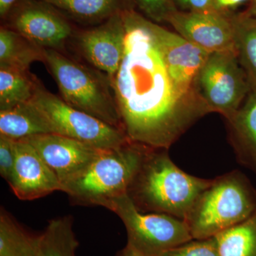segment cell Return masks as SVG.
Listing matches in <instances>:
<instances>
[{
	"instance_id": "obj_1",
	"label": "cell",
	"mask_w": 256,
	"mask_h": 256,
	"mask_svg": "<svg viewBox=\"0 0 256 256\" xmlns=\"http://www.w3.org/2000/svg\"><path fill=\"white\" fill-rule=\"evenodd\" d=\"M122 15L124 58L111 85L124 132L130 142L169 150L212 110L176 86L144 16L131 10Z\"/></svg>"
},
{
	"instance_id": "obj_2",
	"label": "cell",
	"mask_w": 256,
	"mask_h": 256,
	"mask_svg": "<svg viewBox=\"0 0 256 256\" xmlns=\"http://www.w3.org/2000/svg\"><path fill=\"white\" fill-rule=\"evenodd\" d=\"M212 182L178 168L168 150L148 148L127 195L142 213L164 214L184 220Z\"/></svg>"
},
{
	"instance_id": "obj_3",
	"label": "cell",
	"mask_w": 256,
	"mask_h": 256,
	"mask_svg": "<svg viewBox=\"0 0 256 256\" xmlns=\"http://www.w3.org/2000/svg\"><path fill=\"white\" fill-rule=\"evenodd\" d=\"M256 212V190L244 173L229 172L212 178L184 222L193 239L212 238Z\"/></svg>"
},
{
	"instance_id": "obj_4",
	"label": "cell",
	"mask_w": 256,
	"mask_h": 256,
	"mask_svg": "<svg viewBox=\"0 0 256 256\" xmlns=\"http://www.w3.org/2000/svg\"><path fill=\"white\" fill-rule=\"evenodd\" d=\"M148 146L130 142L116 149L100 152L76 176L62 186L74 204L104 206L127 194Z\"/></svg>"
},
{
	"instance_id": "obj_5",
	"label": "cell",
	"mask_w": 256,
	"mask_h": 256,
	"mask_svg": "<svg viewBox=\"0 0 256 256\" xmlns=\"http://www.w3.org/2000/svg\"><path fill=\"white\" fill-rule=\"evenodd\" d=\"M44 63L66 102L124 131L112 85L106 74L50 48H44Z\"/></svg>"
},
{
	"instance_id": "obj_6",
	"label": "cell",
	"mask_w": 256,
	"mask_h": 256,
	"mask_svg": "<svg viewBox=\"0 0 256 256\" xmlns=\"http://www.w3.org/2000/svg\"><path fill=\"white\" fill-rule=\"evenodd\" d=\"M122 220L128 245L143 256H161L165 252L193 240L186 222L172 216L142 213L127 194L104 205Z\"/></svg>"
},
{
	"instance_id": "obj_7",
	"label": "cell",
	"mask_w": 256,
	"mask_h": 256,
	"mask_svg": "<svg viewBox=\"0 0 256 256\" xmlns=\"http://www.w3.org/2000/svg\"><path fill=\"white\" fill-rule=\"evenodd\" d=\"M31 101L44 116L52 134L72 138L98 150L116 149L130 142L122 130L72 107L42 84Z\"/></svg>"
},
{
	"instance_id": "obj_8",
	"label": "cell",
	"mask_w": 256,
	"mask_h": 256,
	"mask_svg": "<svg viewBox=\"0 0 256 256\" xmlns=\"http://www.w3.org/2000/svg\"><path fill=\"white\" fill-rule=\"evenodd\" d=\"M250 88L234 50L210 54L197 77L196 88L202 100L212 112H218L226 120L236 114Z\"/></svg>"
},
{
	"instance_id": "obj_9",
	"label": "cell",
	"mask_w": 256,
	"mask_h": 256,
	"mask_svg": "<svg viewBox=\"0 0 256 256\" xmlns=\"http://www.w3.org/2000/svg\"><path fill=\"white\" fill-rule=\"evenodd\" d=\"M5 20L8 28L43 48L58 50L72 34L66 18L40 0H18Z\"/></svg>"
},
{
	"instance_id": "obj_10",
	"label": "cell",
	"mask_w": 256,
	"mask_h": 256,
	"mask_svg": "<svg viewBox=\"0 0 256 256\" xmlns=\"http://www.w3.org/2000/svg\"><path fill=\"white\" fill-rule=\"evenodd\" d=\"M143 22L154 37L178 88L185 95L202 100L196 88L197 77L210 54L148 18H143Z\"/></svg>"
},
{
	"instance_id": "obj_11",
	"label": "cell",
	"mask_w": 256,
	"mask_h": 256,
	"mask_svg": "<svg viewBox=\"0 0 256 256\" xmlns=\"http://www.w3.org/2000/svg\"><path fill=\"white\" fill-rule=\"evenodd\" d=\"M166 22L178 34L208 53L236 52L233 22L226 13L176 10Z\"/></svg>"
},
{
	"instance_id": "obj_12",
	"label": "cell",
	"mask_w": 256,
	"mask_h": 256,
	"mask_svg": "<svg viewBox=\"0 0 256 256\" xmlns=\"http://www.w3.org/2000/svg\"><path fill=\"white\" fill-rule=\"evenodd\" d=\"M23 140L35 148L62 186L86 169L100 152L105 150L58 134H40Z\"/></svg>"
},
{
	"instance_id": "obj_13",
	"label": "cell",
	"mask_w": 256,
	"mask_h": 256,
	"mask_svg": "<svg viewBox=\"0 0 256 256\" xmlns=\"http://www.w3.org/2000/svg\"><path fill=\"white\" fill-rule=\"evenodd\" d=\"M122 11L107 18L100 26L82 32L78 36L79 48L86 60L106 74L110 82L124 58L126 30Z\"/></svg>"
},
{
	"instance_id": "obj_14",
	"label": "cell",
	"mask_w": 256,
	"mask_h": 256,
	"mask_svg": "<svg viewBox=\"0 0 256 256\" xmlns=\"http://www.w3.org/2000/svg\"><path fill=\"white\" fill-rule=\"evenodd\" d=\"M16 162L8 184L15 196L32 201L62 191L60 180L26 140H15Z\"/></svg>"
},
{
	"instance_id": "obj_15",
	"label": "cell",
	"mask_w": 256,
	"mask_h": 256,
	"mask_svg": "<svg viewBox=\"0 0 256 256\" xmlns=\"http://www.w3.org/2000/svg\"><path fill=\"white\" fill-rule=\"evenodd\" d=\"M237 160L256 175V92L247 96L240 108L227 120Z\"/></svg>"
},
{
	"instance_id": "obj_16",
	"label": "cell",
	"mask_w": 256,
	"mask_h": 256,
	"mask_svg": "<svg viewBox=\"0 0 256 256\" xmlns=\"http://www.w3.org/2000/svg\"><path fill=\"white\" fill-rule=\"evenodd\" d=\"M52 134L41 111L32 102L0 110V134L20 140L40 134Z\"/></svg>"
},
{
	"instance_id": "obj_17",
	"label": "cell",
	"mask_w": 256,
	"mask_h": 256,
	"mask_svg": "<svg viewBox=\"0 0 256 256\" xmlns=\"http://www.w3.org/2000/svg\"><path fill=\"white\" fill-rule=\"evenodd\" d=\"M35 62H44V48L5 26L0 30V66L28 70Z\"/></svg>"
},
{
	"instance_id": "obj_18",
	"label": "cell",
	"mask_w": 256,
	"mask_h": 256,
	"mask_svg": "<svg viewBox=\"0 0 256 256\" xmlns=\"http://www.w3.org/2000/svg\"><path fill=\"white\" fill-rule=\"evenodd\" d=\"M40 84L28 70L0 66V110L30 102Z\"/></svg>"
},
{
	"instance_id": "obj_19",
	"label": "cell",
	"mask_w": 256,
	"mask_h": 256,
	"mask_svg": "<svg viewBox=\"0 0 256 256\" xmlns=\"http://www.w3.org/2000/svg\"><path fill=\"white\" fill-rule=\"evenodd\" d=\"M70 216L50 220L43 233L38 235L36 256H76L78 242Z\"/></svg>"
},
{
	"instance_id": "obj_20",
	"label": "cell",
	"mask_w": 256,
	"mask_h": 256,
	"mask_svg": "<svg viewBox=\"0 0 256 256\" xmlns=\"http://www.w3.org/2000/svg\"><path fill=\"white\" fill-rule=\"evenodd\" d=\"M38 236L32 235L8 210H0V256H36Z\"/></svg>"
},
{
	"instance_id": "obj_21",
	"label": "cell",
	"mask_w": 256,
	"mask_h": 256,
	"mask_svg": "<svg viewBox=\"0 0 256 256\" xmlns=\"http://www.w3.org/2000/svg\"><path fill=\"white\" fill-rule=\"evenodd\" d=\"M232 18L236 53L250 86L256 92V20L247 14Z\"/></svg>"
},
{
	"instance_id": "obj_22",
	"label": "cell",
	"mask_w": 256,
	"mask_h": 256,
	"mask_svg": "<svg viewBox=\"0 0 256 256\" xmlns=\"http://www.w3.org/2000/svg\"><path fill=\"white\" fill-rule=\"evenodd\" d=\"M214 237L220 256H256V212Z\"/></svg>"
},
{
	"instance_id": "obj_23",
	"label": "cell",
	"mask_w": 256,
	"mask_h": 256,
	"mask_svg": "<svg viewBox=\"0 0 256 256\" xmlns=\"http://www.w3.org/2000/svg\"><path fill=\"white\" fill-rule=\"evenodd\" d=\"M85 20H107L124 10L122 0H40Z\"/></svg>"
},
{
	"instance_id": "obj_24",
	"label": "cell",
	"mask_w": 256,
	"mask_h": 256,
	"mask_svg": "<svg viewBox=\"0 0 256 256\" xmlns=\"http://www.w3.org/2000/svg\"><path fill=\"white\" fill-rule=\"evenodd\" d=\"M161 256H220L215 237L193 239L165 252Z\"/></svg>"
},
{
	"instance_id": "obj_25",
	"label": "cell",
	"mask_w": 256,
	"mask_h": 256,
	"mask_svg": "<svg viewBox=\"0 0 256 256\" xmlns=\"http://www.w3.org/2000/svg\"><path fill=\"white\" fill-rule=\"evenodd\" d=\"M137 2L143 12L156 22H166L178 10L174 0H137Z\"/></svg>"
},
{
	"instance_id": "obj_26",
	"label": "cell",
	"mask_w": 256,
	"mask_h": 256,
	"mask_svg": "<svg viewBox=\"0 0 256 256\" xmlns=\"http://www.w3.org/2000/svg\"><path fill=\"white\" fill-rule=\"evenodd\" d=\"M16 162L15 140L0 134V174L9 183Z\"/></svg>"
},
{
	"instance_id": "obj_27",
	"label": "cell",
	"mask_w": 256,
	"mask_h": 256,
	"mask_svg": "<svg viewBox=\"0 0 256 256\" xmlns=\"http://www.w3.org/2000/svg\"><path fill=\"white\" fill-rule=\"evenodd\" d=\"M175 4L186 12L214 11L213 0H174Z\"/></svg>"
},
{
	"instance_id": "obj_28",
	"label": "cell",
	"mask_w": 256,
	"mask_h": 256,
	"mask_svg": "<svg viewBox=\"0 0 256 256\" xmlns=\"http://www.w3.org/2000/svg\"><path fill=\"white\" fill-rule=\"evenodd\" d=\"M247 0H213V10L220 13H226L228 10L237 8Z\"/></svg>"
},
{
	"instance_id": "obj_29",
	"label": "cell",
	"mask_w": 256,
	"mask_h": 256,
	"mask_svg": "<svg viewBox=\"0 0 256 256\" xmlns=\"http://www.w3.org/2000/svg\"><path fill=\"white\" fill-rule=\"evenodd\" d=\"M18 0H0V16L3 20L6 18Z\"/></svg>"
},
{
	"instance_id": "obj_30",
	"label": "cell",
	"mask_w": 256,
	"mask_h": 256,
	"mask_svg": "<svg viewBox=\"0 0 256 256\" xmlns=\"http://www.w3.org/2000/svg\"><path fill=\"white\" fill-rule=\"evenodd\" d=\"M116 256H143L136 252L130 246L127 245L117 252Z\"/></svg>"
},
{
	"instance_id": "obj_31",
	"label": "cell",
	"mask_w": 256,
	"mask_h": 256,
	"mask_svg": "<svg viewBox=\"0 0 256 256\" xmlns=\"http://www.w3.org/2000/svg\"><path fill=\"white\" fill-rule=\"evenodd\" d=\"M247 14L250 18L256 20V3L250 6V9L248 11Z\"/></svg>"
},
{
	"instance_id": "obj_32",
	"label": "cell",
	"mask_w": 256,
	"mask_h": 256,
	"mask_svg": "<svg viewBox=\"0 0 256 256\" xmlns=\"http://www.w3.org/2000/svg\"><path fill=\"white\" fill-rule=\"evenodd\" d=\"M255 1H256V0H255Z\"/></svg>"
}]
</instances>
